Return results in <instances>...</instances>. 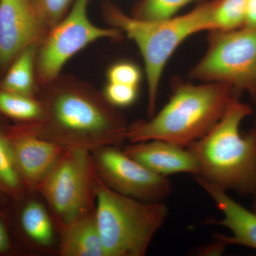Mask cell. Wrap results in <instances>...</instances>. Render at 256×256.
Here are the masks:
<instances>
[{
  "instance_id": "obj_1",
  "label": "cell",
  "mask_w": 256,
  "mask_h": 256,
  "mask_svg": "<svg viewBox=\"0 0 256 256\" xmlns=\"http://www.w3.org/2000/svg\"><path fill=\"white\" fill-rule=\"evenodd\" d=\"M42 108L36 122L15 128L60 144L65 150L92 152L127 141L126 116L92 84L60 74L37 88Z\"/></svg>"
},
{
  "instance_id": "obj_2",
  "label": "cell",
  "mask_w": 256,
  "mask_h": 256,
  "mask_svg": "<svg viewBox=\"0 0 256 256\" xmlns=\"http://www.w3.org/2000/svg\"><path fill=\"white\" fill-rule=\"evenodd\" d=\"M172 87L170 100L158 114L129 124L130 143L159 140L188 148L210 132L239 96L222 82L194 84L176 79Z\"/></svg>"
},
{
  "instance_id": "obj_3",
  "label": "cell",
  "mask_w": 256,
  "mask_h": 256,
  "mask_svg": "<svg viewBox=\"0 0 256 256\" xmlns=\"http://www.w3.org/2000/svg\"><path fill=\"white\" fill-rule=\"evenodd\" d=\"M216 4L217 0H212L181 16L150 21L126 14L111 2L102 3L101 12L106 22L134 42L144 60L148 118L156 114L160 82L168 60L188 37L213 30L212 16Z\"/></svg>"
},
{
  "instance_id": "obj_4",
  "label": "cell",
  "mask_w": 256,
  "mask_h": 256,
  "mask_svg": "<svg viewBox=\"0 0 256 256\" xmlns=\"http://www.w3.org/2000/svg\"><path fill=\"white\" fill-rule=\"evenodd\" d=\"M254 114L252 106L236 96L214 127L188 146L196 158L198 178L224 191L242 195L256 192V144L242 134V121Z\"/></svg>"
},
{
  "instance_id": "obj_5",
  "label": "cell",
  "mask_w": 256,
  "mask_h": 256,
  "mask_svg": "<svg viewBox=\"0 0 256 256\" xmlns=\"http://www.w3.org/2000/svg\"><path fill=\"white\" fill-rule=\"evenodd\" d=\"M169 214L161 202L140 201L108 188L98 178L96 215L106 256H144Z\"/></svg>"
},
{
  "instance_id": "obj_6",
  "label": "cell",
  "mask_w": 256,
  "mask_h": 256,
  "mask_svg": "<svg viewBox=\"0 0 256 256\" xmlns=\"http://www.w3.org/2000/svg\"><path fill=\"white\" fill-rule=\"evenodd\" d=\"M207 50L188 72L192 80L226 84L256 104V28L210 31Z\"/></svg>"
},
{
  "instance_id": "obj_7",
  "label": "cell",
  "mask_w": 256,
  "mask_h": 256,
  "mask_svg": "<svg viewBox=\"0 0 256 256\" xmlns=\"http://www.w3.org/2000/svg\"><path fill=\"white\" fill-rule=\"evenodd\" d=\"M98 176L92 152L66 150L36 188L57 226L96 208Z\"/></svg>"
},
{
  "instance_id": "obj_8",
  "label": "cell",
  "mask_w": 256,
  "mask_h": 256,
  "mask_svg": "<svg viewBox=\"0 0 256 256\" xmlns=\"http://www.w3.org/2000/svg\"><path fill=\"white\" fill-rule=\"evenodd\" d=\"M89 0H74L65 18L50 28L37 48L35 80L37 88L57 78L70 58L101 38L119 40L124 33L118 28H101L88 16Z\"/></svg>"
},
{
  "instance_id": "obj_9",
  "label": "cell",
  "mask_w": 256,
  "mask_h": 256,
  "mask_svg": "<svg viewBox=\"0 0 256 256\" xmlns=\"http://www.w3.org/2000/svg\"><path fill=\"white\" fill-rule=\"evenodd\" d=\"M92 154L98 176L114 192L146 202H163L172 192L168 178L146 169L118 146H101Z\"/></svg>"
},
{
  "instance_id": "obj_10",
  "label": "cell",
  "mask_w": 256,
  "mask_h": 256,
  "mask_svg": "<svg viewBox=\"0 0 256 256\" xmlns=\"http://www.w3.org/2000/svg\"><path fill=\"white\" fill-rule=\"evenodd\" d=\"M50 30L30 0H0V74L25 48L40 46Z\"/></svg>"
},
{
  "instance_id": "obj_11",
  "label": "cell",
  "mask_w": 256,
  "mask_h": 256,
  "mask_svg": "<svg viewBox=\"0 0 256 256\" xmlns=\"http://www.w3.org/2000/svg\"><path fill=\"white\" fill-rule=\"evenodd\" d=\"M9 137L25 188L36 192L42 181L66 150L56 143L11 128Z\"/></svg>"
},
{
  "instance_id": "obj_12",
  "label": "cell",
  "mask_w": 256,
  "mask_h": 256,
  "mask_svg": "<svg viewBox=\"0 0 256 256\" xmlns=\"http://www.w3.org/2000/svg\"><path fill=\"white\" fill-rule=\"evenodd\" d=\"M197 183L214 202L217 208L223 214L220 220L210 218L207 224L220 226L228 228L230 236L216 235V239L224 245L242 246L256 250V213L248 210L227 194V192L217 188L203 178L194 176Z\"/></svg>"
},
{
  "instance_id": "obj_13",
  "label": "cell",
  "mask_w": 256,
  "mask_h": 256,
  "mask_svg": "<svg viewBox=\"0 0 256 256\" xmlns=\"http://www.w3.org/2000/svg\"><path fill=\"white\" fill-rule=\"evenodd\" d=\"M124 150L128 156L140 163L146 169L161 176L190 174H200V166L196 158L188 148L152 140L130 143Z\"/></svg>"
},
{
  "instance_id": "obj_14",
  "label": "cell",
  "mask_w": 256,
  "mask_h": 256,
  "mask_svg": "<svg viewBox=\"0 0 256 256\" xmlns=\"http://www.w3.org/2000/svg\"><path fill=\"white\" fill-rule=\"evenodd\" d=\"M60 256H106L101 240L96 208L57 226Z\"/></svg>"
},
{
  "instance_id": "obj_15",
  "label": "cell",
  "mask_w": 256,
  "mask_h": 256,
  "mask_svg": "<svg viewBox=\"0 0 256 256\" xmlns=\"http://www.w3.org/2000/svg\"><path fill=\"white\" fill-rule=\"evenodd\" d=\"M24 233L35 246L42 250H50L54 245L56 224L52 214L36 200L28 202L20 216Z\"/></svg>"
},
{
  "instance_id": "obj_16",
  "label": "cell",
  "mask_w": 256,
  "mask_h": 256,
  "mask_svg": "<svg viewBox=\"0 0 256 256\" xmlns=\"http://www.w3.org/2000/svg\"><path fill=\"white\" fill-rule=\"evenodd\" d=\"M38 47H28L16 56L0 80V88L21 95L36 96L35 58Z\"/></svg>"
},
{
  "instance_id": "obj_17",
  "label": "cell",
  "mask_w": 256,
  "mask_h": 256,
  "mask_svg": "<svg viewBox=\"0 0 256 256\" xmlns=\"http://www.w3.org/2000/svg\"><path fill=\"white\" fill-rule=\"evenodd\" d=\"M0 114L20 124H33L41 118L42 106L36 96L21 95L0 88Z\"/></svg>"
},
{
  "instance_id": "obj_18",
  "label": "cell",
  "mask_w": 256,
  "mask_h": 256,
  "mask_svg": "<svg viewBox=\"0 0 256 256\" xmlns=\"http://www.w3.org/2000/svg\"><path fill=\"white\" fill-rule=\"evenodd\" d=\"M0 188L16 195L23 193L25 185L16 165L8 132L0 128Z\"/></svg>"
},
{
  "instance_id": "obj_19",
  "label": "cell",
  "mask_w": 256,
  "mask_h": 256,
  "mask_svg": "<svg viewBox=\"0 0 256 256\" xmlns=\"http://www.w3.org/2000/svg\"><path fill=\"white\" fill-rule=\"evenodd\" d=\"M246 5L247 0H217L212 31H232L245 26Z\"/></svg>"
},
{
  "instance_id": "obj_20",
  "label": "cell",
  "mask_w": 256,
  "mask_h": 256,
  "mask_svg": "<svg viewBox=\"0 0 256 256\" xmlns=\"http://www.w3.org/2000/svg\"><path fill=\"white\" fill-rule=\"evenodd\" d=\"M196 1L200 0H141L133 8L131 16L150 21L166 20Z\"/></svg>"
},
{
  "instance_id": "obj_21",
  "label": "cell",
  "mask_w": 256,
  "mask_h": 256,
  "mask_svg": "<svg viewBox=\"0 0 256 256\" xmlns=\"http://www.w3.org/2000/svg\"><path fill=\"white\" fill-rule=\"evenodd\" d=\"M74 0H30L37 13L50 28L68 14Z\"/></svg>"
},
{
  "instance_id": "obj_22",
  "label": "cell",
  "mask_w": 256,
  "mask_h": 256,
  "mask_svg": "<svg viewBox=\"0 0 256 256\" xmlns=\"http://www.w3.org/2000/svg\"><path fill=\"white\" fill-rule=\"evenodd\" d=\"M142 72L132 62H121L111 66L107 72L108 82L139 87Z\"/></svg>"
},
{
  "instance_id": "obj_23",
  "label": "cell",
  "mask_w": 256,
  "mask_h": 256,
  "mask_svg": "<svg viewBox=\"0 0 256 256\" xmlns=\"http://www.w3.org/2000/svg\"><path fill=\"white\" fill-rule=\"evenodd\" d=\"M102 92L107 100L114 107H127L136 102L138 87L108 82Z\"/></svg>"
},
{
  "instance_id": "obj_24",
  "label": "cell",
  "mask_w": 256,
  "mask_h": 256,
  "mask_svg": "<svg viewBox=\"0 0 256 256\" xmlns=\"http://www.w3.org/2000/svg\"><path fill=\"white\" fill-rule=\"evenodd\" d=\"M245 26L256 28V0H247Z\"/></svg>"
},
{
  "instance_id": "obj_25",
  "label": "cell",
  "mask_w": 256,
  "mask_h": 256,
  "mask_svg": "<svg viewBox=\"0 0 256 256\" xmlns=\"http://www.w3.org/2000/svg\"><path fill=\"white\" fill-rule=\"evenodd\" d=\"M10 248V240L6 228L0 220V252H8Z\"/></svg>"
},
{
  "instance_id": "obj_26",
  "label": "cell",
  "mask_w": 256,
  "mask_h": 256,
  "mask_svg": "<svg viewBox=\"0 0 256 256\" xmlns=\"http://www.w3.org/2000/svg\"><path fill=\"white\" fill-rule=\"evenodd\" d=\"M249 133H250V136H252V138H254V141H255L256 144V118L254 127L252 128V129L250 130Z\"/></svg>"
},
{
  "instance_id": "obj_27",
  "label": "cell",
  "mask_w": 256,
  "mask_h": 256,
  "mask_svg": "<svg viewBox=\"0 0 256 256\" xmlns=\"http://www.w3.org/2000/svg\"><path fill=\"white\" fill-rule=\"evenodd\" d=\"M254 201H252V210L254 212H255L256 213V193L254 194Z\"/></svg>"
}]
</instances>
